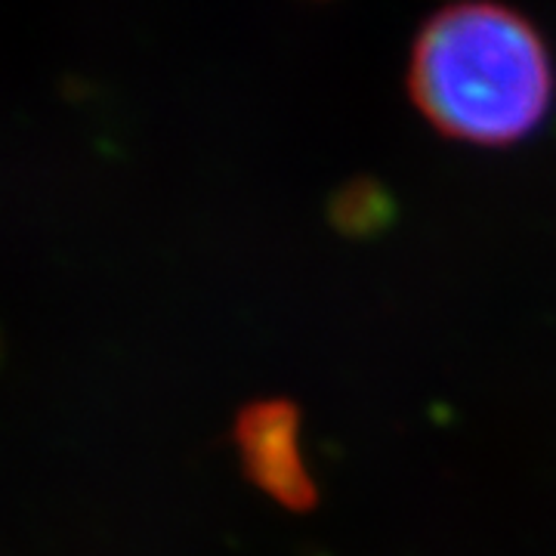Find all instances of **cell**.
Instances as JSON below:
<instances>
[{
  "mask_svg": "<svg viewBox=\"0 0 556 556\" xmlns=\"http://www.w3.org/2000/svg\"><path fill=\"white\" fill-rule=\"evenodd\" d=\"M412 93L442 134L507 146L547 115L554 75L529 22L495 3H457L424 25Z\"/></svg>",
  "mask_w": 556,
  "mask_h": 556,
  "instance_id": "cell-1",
  "label": "cell"
}]
</instances>
